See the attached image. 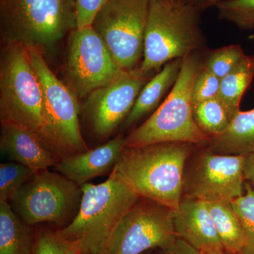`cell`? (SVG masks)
<instances>
[{
	"label": "cell",
	"instance_id": "1",
	"mask_svg": "<svg viewBox=\"0 0 254 254\" xmlns=\"http://www.w3.org/2000/svg\"><path fill=\"white\" fill-rule=\"evenodd\" d=\"M193 144L164 142L126 148L113 172L138 195L175 210L182 198L185 164Z\"/></svg>",
	"mask_w": 254,
	"mask_h": 254
},
{
	"label": "cell",
	"instance_id": "2",
	"mask_svg": "<svg viewBox=\"0 0 254 254\" xmlns=\"http://www.w3.org/2000/svg\"><path fill=\"white\" fill-rule=\"evenodd\" d=\"M81 190L76 216L59 231L65 238L77 242L81 253L106 254L119 224L141 196L113 172L103 183L88 182Z\"/></svg>",
	"mask_w": 254,
	"mask_h": 254
},
{
	"label": "cell",
	"instance_id": "3",
	"mask_svg": "<svg viewBox=\"0 0 254 254\" xmlns=\"http://www.w3.org/2000/svg\"><path fill=\"white\" fill-rule=\"evenodd\" d=\"M200 14L188 2L150 0L143 60L137 68L142 74L160 71L167 63L184 59L204 47Z\"/></svg>",
	"mask_w": 254,
	"mask_h": 254
},
{
	"label": "cell",
	"instance_id": "4",
	"mask_svg": "<svg viewBox=\"0 0 254 254\" xmlns=\"http://www.w3.org/2000/svg\"><path fill=\"white\" fill-rule=\"evenodd\" d=\"M203 58L198 52L184 58L175 85L150 118L125 138L126 148L164 142L210 143L211 138L195 123L191 102L192 87Z\"/></svg>",
	"mask_w": 254,
	"mask_h": 254
},
{
	"label": "cell",
	"instance_id": "5",
	"mask_svg": "<svg viewBox=\"0 0 254 254\" xmlns=\"http://www.w3.org/2000/svg\"><path fill=\"white\" fill-rule=\"evenodd\" d=\"M76 28V0H0L4 45L47 53Z\"/></svg>",
	"mask_w": 254,
	"mask_h": 254
},
{
	"label": "cell",
	"instance_id": "6",
	"mask_svg": "<svg viewBox=\"0 0 254 254\" xmlns=\"http://www.w3.org/2000/svg\"><path fill=\"white\" fill-rule=\"evenodd\" d=\"M0 117L1 120L14 122L34 132L47 145L41 83L28 48L17 43L4 45L1 51Z\"/></svg>",
	"mask_w": 254,
	"mask_h": 254
},
{
	"label": "cell",
	"instance_id": "7",
	"mask_svg": "<svg viewBox=\"0 0 254 254\" xmlns=\"http://www.w3.org/2000/svg\"><path fill=\"white\" fill-rule=\"evenodd\" d=\"M28 50L43 91L48 148L60 159L89 150L80 128L78 97L55 76L43 53L36 49Z\"/></svg>",
	"mask_w": 254,
	"mask_h": 254
},
{
	"label": "cell",
	"instance_id": "8",
	"mask_svg": "<svg viewBox=\"0 0 254 254\" xmlns=\"http://www.w3.org/2000/svg\"><path fill=\"white\" fill-rule=\"evenodd\" d=\"M82 195L81 187L77 184L46 169L36 172L9 203L19 218L31 226L44 222L62 226L67 225L76 216Z\"/></svg>",
	"mask_w": 254,
	"mask_h": 254
},
{
	"label": "cell",
	"instance_id": "9",
	"mask_svg": "<svg viewBox=\"0 0 254 254\" xmlns=\"http://www.w3.org/2000/svg\"><path fill=\"white\" fill-rule=\"evenodd\" d=\"M149 3L150 0H108L92 23L125 71L136 69L143 58Z\"/></svg>",
	"mask_w": 254,
	"mask_h": 254
},
{
	"label": "cell",
	"instance_id": "10",
	"mask_svg": "<svg viewBox=\"0 0 254 254\" xmlns=\"http://www.w3.org/2000/svg\"><path fill=\"white\" fill-rule=\"evenodd\" d=\"M177 237L173 210L141 197L119 224L106 254H143L153 249L164 250Z\"/></svg>",
	"mask_w": 254,
	"mask_h": 254
},
{
	"label": "cell",
	"instance_id": "11",
	"mask_svg": "<svg viewBox=\"0 0 254 254\" xmlns=\"http://www.w3.org/2000/svg\"><path fill=\"white\" fill-rule=\"evenodd\" d=\"M126 71L92 26L76 28L70 33L66 74L70 88L78 98L110 84Z\"/></svg>",
	"mask_w": 254,
	"mask_h": 254
},
{
	"label": "cell",
	"instance_id": "12",
	"mask_svg": "<svg viewBox=\"0 0 254 254\" xmlns=\"http://www.w3.org/2000/svg\"><path fill=\"white\" fill-rule=\"evenodd\" d=\"M149 78L136 68L87 96L83 113L95 136L108 138L126 120Z\"/></svg>",
	"mask_w": 254,
	"mask_h": 254
},
{
	"label": "cell",
	"instance_id": "13",
	"mask_svg": "<svg viewBox=\"0 0 254 254\" xmlns=\"http://www.w3.org/2000/svg\"><path fill=\"white\" fill-rule=\"evenodd\" d=\"M245 157L210 150L203 153L185 182L187 195L207 202H232L240 198L245 190Z\"/></svg>",
	"mask_w": 254,
	"mask_h": 254
},
{
	"label": "cell",
	"instance_id": "14",
	"mask_svg": "<svg viewBox=\"0 0 254 254\" xmlns=\"http://www.w3.org/2000/svg\"><path fill=\"white\" fill-rule=\"evenodd\" d=\"M173 225L177 237L198 252L224 250L205 200L189 195L182 197L173 211Z\"/></svg>",
	"mask_w": 254,
	"mask_h": 254
},
{
	"label": "cell",
	"instance_id": "15",
	"mask_svg": "<svg viewBox=\"0 0 254 254\" xmlns=\"http://www.w3.org/2000/svg\"><path fill=\"white\" fill-rule=\"evenodd\" d=\"M1 153L10 161L22 164L33 171L54 168L60 160L38 135L14 122L1 120Z\"/></svg>",
	"mask_w": 254,
	"mask_h": 254
},
{
	"label": "cell",
	"instance_id": "16",
	"mask_svg": "<svg viewBox=\"0 0 254 254\" xmlns=\"http://www.w3.org/2000/svg\"><path fill=\"white\" fill-rule=\"evenodd\" d=\"M125 148V138L119 136L97 148L63 157L53 168L81 187L92 179L111 173Z\"/></svg>",
	"mask_w": 254,
	"mask_h": 254
},
{
	"label": "cell",
	"instance_id": "17",
	"mask_svg": "<svg viewBox=\"0 0 254 254\" xmlns=\"http://www.w3.org/2000/svg\"><path fill=\"white\" fill-rule=\"evenodd\" d=\"M182 62L183 59H178L167 63L147 82L124 123L125 127H131L145 115L158 108L164 97L175 85L180 74Z\"/></svg>",
	"mask_w": 254,
	"mask_h": 254
},
{
	"label": "cell",
	"instance_id": "18",
	"mask_svg": "<svg viewBox=\"0 0 254 254\" xmlns=\"http://www.w3.org/2000/svg\"><path fill=\"white\" fill-rule=\"evenodd\" d=\"M210 150L223 155H247L254 153V108L239 110L226 131L211 138Z\"/></svg>",
	"mask_w": 254,
	"mask_h": 254
},
{
	"label": "cell",
	"instance_id": "19",
	"mask_svg": "<svg viewBox=\"0 0 254 254\" xmlns=\"http://www.w3.org/2000/svg\"><path fill=\"white\" fill-rule=\"evenodd\" d=\"M33 226L23 221L9 202L0 200V254H31Z\"/></svg>",
	"mask_w": 254,
	"mask_h": 254
},
{
	"label": "cell",
	"instance_id": "20",
	"mask_svg": "<svg viewBox=\"0 0 254 254\" xmlns=\"http://www.w3.org/2000/svg\"><path fill=\"white\" fill-rule=\"evenodd\" d=\"M208 204L224 250L228 254H240L245 247V232L232 202L217 200Z\"/></svg>",
	"mask_w": 254,
	"mask_h": 254
},
{
	"label": "cell",
	"instance_id": "21",
	"mask_svg": "<svg viewBox=\"0 0 254 254\" xmlns=\"http://www.w3.org/2000/svg\"><path fill=\"white\" fill-rule=\"evenodd\" d=\"M254 78V55H246L220 79L218 97L232 115L240 109L242 97Z\"/></svg>",
	"mask_w": 254,
	"mask_h": 254
},
{
	"label": "cell",
	"instance_id": "22",
	"mask_svg": "<svg viewBox=\"0 0 254 254\" xmlns=\"http://www.w3.org/2000/svg\"><path fill=\"white\" fill-rule=\"evenodd\" d=\"M193 114L196 125L210 138L226 131L233 117L218 96L193 104Z\"/></svg>",
	"mask_w": 254,
	"mask_h": 254
},
{
	"label": "cell",
	"instance_id": "23",
	"mask_svg": "<svg viewBox=\"0 0 254 254\" xmlns=\"http://www.w3.org/2000/svg\"><path fill=\"white\" fill-rule=\"evenodd\" d=\"M81 247L77 242L68 240L59 230L46 227L35 229V240L31 254H80Z\"/></svg>",
	"mask_w": 254,
	"mask_h": 254
},
{
	"label": "cell",
	"instance_id": "24",
	"mask_svg": "<svg viewBox=\"0 0 254 254\" xmlns=\"http://www.w3.org/2000/svg\"><path fill=\"white\" fill-rule=\"evenodd\" d=\"M36 173L26 165L16 162L1 163L0 200L9 203L20 188Z\"/></svg>",
	"mask_w": 254,
	"mask_h": 254
},
{
	"label": "cell",
	"instance_id": "25",
	"mask_svg": "<svg viewBox=\"0 0 254 254\" xmlns=\"http://www.w3.org/2000/svg\"><path fill=\"white\" fill-rule=\"evenodd\" d=\"M246 193L232 201L243 227L245 244L240 254H254V189L245 182Z\"/></svg>",
	"mask_w": 254,
	"mask_h": 254
},
{
	"label": "cell",
	"instance_id": "26",
	"mask_svg": "<svg viewBox=\"0 0 254 254\" xmlns=\"http://www.w3.org/2000/svg\"><path fill=\"white\" fill-rule=\"evenodd\" d=\"M240 45H231L212 50L203 58V66L221 79L245 56Z\"/></svg>",
	"mask_w": 254,
	"mask_h": 254
},
{
	"label": "cell",
	"instance_id": "27",
	"mask_svg": "<svg viewBox=\"0 0 254 254\" xmlns=\"http://www.w3.org/2000/svg\"><path fill=\"white\" fill-rule=\"evenodd\" d=\"M215 7L220 19L242 30L254 29V0H225Z\"/></svg>",
	"mask_w": 254,
	"mask_h": 254
},
{
	"label": "cell",
	"instance_id": "28",
	"mask_svg": "<svg viewBox=\"0 0 254 254\" xmlns=\"http://www.w3.org/2000/svg\"><path fill=\"white\" fill-rule=\"evenodd\" d=\"M220 83V78L203 65L193 81L191 92L192 105L218 96Z\"/></svg>",
	"mask_w": 254,
	"mask_h": 254
},
{
	"label": "cell",
	"instance_id": "29",
	"mask_svg": "<svg viewBox=\"0 0 254 254\" xmlns=\"http://www.w3.org/2000/svg\"><path fill=\"white\" fill-rule=\"evenodd\" d=\"M108 0H76L77 28L91 26L95 15Z\"/></svg>",
	"mask_w": 254,
	"mask_h": 254
},
{
	"label": "cell",
	"instance_id": "30",
	"mask_svg": "<svg viewBox=\"0 0 254 254\" xmlns=\"http://www.w3.org/2000/svg\"><path fill=\"white\" fill-rule=\"evenodd\" d=\"M162 251L163 254H199L198 250L179 237L173 245Z\"/></svg>",
	"mask_w": 254,
	"mask_h": 254
},
{
	"label": "cell",
	"instance_id": "31",
	"mask_svg": "<svg viewBox=\"0 0 254 254\" xmlns=\"http://www.w3.org/2000/svg\"><path fill=\"white\" fill-rule=\"evenodd\" d=\"M244 173L246 180H249L254 185V153L246 155Z\"/></svg>",
	"mask_w": 254,
	"mask_h": 254
},
{
	"label": "cell",
	"instance_id": "32",
	"mask_svg": "<svg viewBox=\"0 0 254 254\" xmlns=\"http://www.w3.org/2000/svg\"><path fill=\"white\" fill-rule=\"evenodd\" d=\"M222 1L225 0H188L187 2L201 13V11L208 8L216 6L217 4Z\"/></svg>",
	"mask_w": 254,
	"mask_h": 254
},
{
	"label": "cell",
	"instance_id": "33",
	"mask_svg": "<svg viewBox=\"0 0 254 254\" xmlns=\"http://www.w3.org/2000/svg\"><path fill=\"white\" fill-rule=\"evenodd\" d=\"M199 254H228L225 251H215V252H200Z\"/></svg>",
	"mask_w": 254,
	"mask_h": 254
},
{
	"label": "cell",
	"instance_id": "34",
	"mask_svg": "<svg viewBox=\"0 0 254 254\" xmlns=\"http://www.w3.org/2000/svg\"><path fill=\"white\" fill-rule=\"evenodd\" d=\"M168 1L176 4H182V3H187L188 0H168Z\"/></svg>",
	"mask_w": 254,
	"mask_h": 254
},
{
	"label": "cell",
	"instance_id": "35",
	"mask_svg": "<svg viewBox=\"0 0 254 254\" xmlns=\"http://www.w3.org/2000/svg\"><path fill=\"white\" fill-rule=\"evenodd\" d=\"M146 254H153L150 253V252H148V253H147Z\"/></svg>",
	"mask_w": 254,
	"mask_h": 254
},
{
	"label": "cell",
	"instance_id": "36",
	"mask_svg": "<svg viewBox=\"0 0 254 254\" xmlns=\"http://www.w3.org/2000/svg\"><path fill=\"white\" fill-rule=\"evenodd\" d=\"M83 254V253H81V254Z\"/></svg>",
	"mask_w": 254,
	"mask_h": 254
}]
</instances>
